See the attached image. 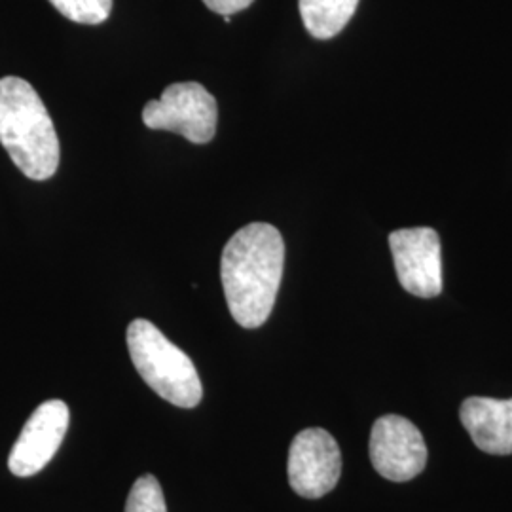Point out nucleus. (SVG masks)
<instances>
[{
	"instance_id": "nucleus-1",
	"label": "nucleus",
	"mask_w": 512,
	"mask_h": 512,
	"mask_svg": "<svg viewBox=\"0 0 512 512\" xmlns=\"http://www.w3.org/2000/svg\"><path fill=\"white\" fill-rule=\"evenodd\" d=\"M285 264L281 232L266 222H253L226 243L220 279L228 310L243 329L262 327L274 310Z\"/></svg>"
},
{
	"instance_id": "nucleus-2",
	"label": "nucleus",
	"mask_w": 512,
	"mask_h": 512,
	"mask_svg": "<svg viewBox=\"0 0 512 512\" xmlns=\"http://www.w3.org/2000/svg\"><path fill=\"white\" fill-rule=\"evenodd\" d=\"M0 145L33 181L52 179L59 167L54 122L35 88L18 76L0 78Z\"/></svg>"
},
{
	"instance_id": "nucleus-3",
	"label": "nucleus",
	"mask_w": 512,
	"mask_h": 512,
	"mask_svg": "<svg viewBox=\"0 0 512 512\" xmlns=\"http://www.w3.org/2000/svg\"><path fill=\"white\" fill-rule=\"evenodd\" d=\"M129 355L145 384L167 403L194 408L202 401L200 374L192 359L147 319L129 323Z\"/></svg>"
},
{
	"instance_id": "nucleus-4",
	"label": "nucleus",
	"mask_w": 512,
	"mask_h": 512,
	"mask_svg": "<svg viewBox=\"0 0 512 512\" xmlns=\"http://www.w3.org/2000/svg\"><path fill=\"white\" fill-rule=\"evenodd\" d=\"M217 120V99L198 82L171 84L143 109L147 128L179 133L194 145H205L215 137Z\"/></svg>"
},
{
	"instance_id": "nucleus-5",
	"label": "nucleus",
	"mask_w": 512,
	"mask_h": 512,
	"mask_svg": "<svg viewBox=\"0 0 512 512\" xmlns=\"http://www.w3.org/2000/svg\"><path fill=\"white\" fill-rule=\"evenodd\" d=\"M287 473L296 494L308 499H319L329 494L342 475V454L338 442L325 429H304L291 444Z\"/></svg>"
},
{
	"instance_id": "nucleus-6",
	"label": "nucleus",
	"mask_w": 512,
	"mask_h": 512,
	"mask_svg": "<svg viewBox=\"0 0 512 512\" xmlns=\"http://www.w3.org/2000/svg\"><path fill=\"white\" fill-rule=\"evenodd\" d=\"M370 459L374 469L387 480L406 482L425 469L427 446L412 421L389 414L372 425Z\"/></svg>"
},
{
	"instance_id": "nucleus-7",
	"label": "nucleus",
	"mask_w": 512,
	"mask_h": 512,
	"mask_svg": "<svg viewBox=\"0 0 512 512\" xmlns=\"http://www.w3.org/2000/svg\"><path fill=\"white\" fill-rule=\"evenodd\" d=\"M399 283L406 293L435 298L442 293L439 234L433 228H404L389 234Z\"/></svg>"
},
{
	"instance_id": "nucleus-8",
	"label": "nucleus",
	"mask_w": 512,
	"mask_h": 512,
	"mask_svg": "<svg viewBox=\"0 0 512 512\" xmlns=\"http://www.w3.org/2000/svg\"><path fill=\"white\" fill-rule=\"evenodd\" d=\"M69 418V406L63 401H46L40 404L25 423L12 448V454L8 458L10 471L21 478L40 473L54 459L65 439Z\"/></svg>"
},
{
	"instance_id": "nucleus-9",
	"label": "nucleus",
	"mask_w": 512,
	"mask_h": 512,
	"mask_svg": "<svg viewBox=\"0 0 512 512\" xmlns=\"http://www.w3.org/2000/svg\"><path fill=\"white\" fill-rule=\"evenodd\" d=\"M459 416L482 452L492 456L512 454V399L469 397L461 404Z\"/></svg>"
},
{
	"instance_id": "nucleus-10",
	"label": "nucleus",
	"mask_w": 512,
	"mask_h": 512,
	"mask_svg": "<svg viewBox=\"0 0 512 512\" xmlns=\"http://www.w3.org/2000/svg\"><path fill=\"white\" fill-rule=\"evenodd\" d=\"M359 0H298L300 16L311 37L329 40L342 33Z\"/></svg>"
},
{
	"instance_id": "nucleus-11",
	"label": "nucleus",
	"mask_w": 512,
	"mask_h": 512,
	"mask_svg": "<svg viewBox=\"0 0 512 512\" xmlns=\"http://www.w3.org/2000/svg\"><path fill=\"white\" fill-rule=\"evenodd\" d=\"M55 10L74 23L99 25L112 12V0H50Z\"/></svg>"
},
{
	"instance_id": "nucleus-12",
	"label": "nucleus",
	"mask_w": 512,
	"mask_h": 512,
	"mask_svg": "<svg viewBox=\"0 0 512 512\" xmlns=\"http://www.w3.org/2000/svg\"><path fill=\"white\" fill-rule=\"evenodd\" d=\"M126 512H167L164 492L156 476L137 478L128 495Z\"/></svg>"
},
{
	"instance_id": "nucleus-13",
	"label": "nucleus",
	"mask_w": 512,
	"mask_h": 512,
	"mask_svg": "<svg viewBox=\"0 0 512 512\" xmlns=\"http://www.w3.org/2000/svg\"><path fill=\"white\" fill-rule=\"evenodd\" d=\"M255 0H203V4L220 16H232L247 10Z\"/></svg>"
}]
</instances>
